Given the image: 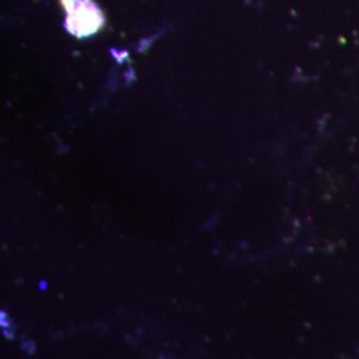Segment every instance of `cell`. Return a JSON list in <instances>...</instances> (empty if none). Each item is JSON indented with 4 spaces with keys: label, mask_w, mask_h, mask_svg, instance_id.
Segmentation results:
<instances>
[{
    "label": "cell",
    "mask_w": 359,
    "mask_h": 359,
    "mask_svg": "<svg viewBox=\"0 0 359 359\" xmlns=\"http://www.w3.org/2000/svg\"><path fill=\"white\" fill-rule=\"evenodd\" d=\"M65 13V26L76 38H90L97 34L105 18L93 0H60Z\"/></svg>",
    "instance_id": "cell-1"
}]
</instances>
